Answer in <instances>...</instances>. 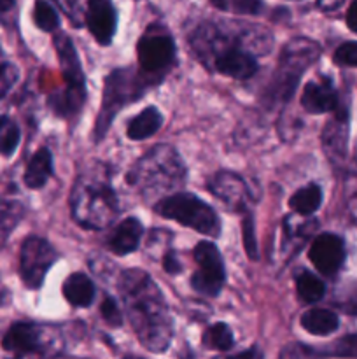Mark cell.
<instances>
[{"label":"cell","instance_id":"obj_38","mask_svg":"<svg viewBox=\"0 0 357 359\" xmlns=\"http://www.w3.org/2000/svg\"><path fill=\"white\" fill-rule=\"evenodd\" d=\"M14 7V0H0V13H7Z\"/></svg>","mask_w":357,"mask_h":359},{"label":"cell","instance_id":"obj_33","mask_svg":"<svg viewBox=\"0 0 357 359\" xmlns=\"http://www.w3.org/2000/svg\"><path fill=\"white\" fill-rule=\"evenodd\" d=\"M336 65L357 67V41L343 42L332 55Z\"/></svg>","mask_w":357,"mask_h":359},{"label":"cell","instance_id":"obj_27","mask_svg":"<svg viewBox=\"0 0 357 359\" xmlns=\"http://www.w3.org/2000/svg\"><path fill=\"white\" fill-rule=\"evenodd\" d=\"M20 140L21 132L16 121L7 118V116H0V154L2 156H13Z\"/></svg>","mask_w":357,"mask_h":359},{"label":"cell","instance_id":"obj_29","mask_svg":"<svg viewBox=\"0 0 357 359\" xmlns=\"http://www.w3.org/2000/svg\"><path fill=\"white\" fill-rule=\"evenodd\" d=\"M217 9L233 11L237 14L258 16L262 11V0H210Z\"/></svg>","mask_w":357,"mask_h":359},{"label":"cell","instance_id":"obj_4","mask_svg":"<svg viewBox=\"0 0 357 359\" xmlns=\"http://www.w3.org/2000/svg\"><path fill=\"white\" fill-rule=\"evenodd\" d=\"M321 46L310 37H294L282 48L272 81L262 91L268 109L286 105L296 93L301 76L321 58Z\"/></svg>","mask_w":357,"mask_h":359},{"label":"cell","instance_id":"obj_35","mask_svg":"<svg viewBox=\"0 0 357 359\" xmlns=\"http://www.w3.org/2000/svg\"><path fill=\"white\" fill-rule=\"evenodd\" d=\"M163 270L168 273V276H177V273L182 272L181 259L177 258L174 251H168L167 255L163 256Z\"/></svg>","mask_w":357,"mask_h":359},{"label":"cell","instance_id":"obj_31","mask_svg":"<svg viewBox=\"0 0 357 359\" xmlns=\"http://www.w3.org/2000/svg\"><path fill=\"white\" fill-rule=\"evenodd\" d=\"M100 312L104 321L107 323L111 328H119V326H122V311L121 307H119L118 302H115V298L105 297L100 305Z\"/></svg>","mask_w":357,"mask_h":359},{"label":"cell","instance_id":"obj_32","mask_svg":"<svg viewBox=\"0 0 357 359\" xmlns=\"http://www.w3.org/2000/svg\"><path fill=\"white\" fill-rule=\"evenodd\" d=\"M326 354L342 358H357V333H350V335L336 340L331 349L326 351Z\"/></svg>","mask_w":357,"mask_h":359},{"label":"cell","instance_id":"obj_15","mask_svg":"<svg viewBox=\"0 0 357 359\" xmlns=\"http://www.w3.org/2000/svg\"><path fill=\"white\" fill-rule=\"evenodd\" d=\"M349 144V111L338 104L335 116L322 130V149L331 165H342L346 156Z\"/></svg>","mask_w":357,"mask_h":359},{"label":"cell","instance_id":"obj_24","mask_svg":"<svg viewBox=\"0 0 357 359\" xmlns=\"http://www.w3.org/2000/svg\"><path fill=\"white\" fill-rule=\"evenodd\" d=\"M24 207L20 200L10 198L4 188H0V245L7 241L10 231L23 217Z\"/></svg>","mask_w":357,"mask_h":359},{"label":"cell","instance_id":"obj_30","mask_svg":"<svg viewBox=\"0 0 357 359\" xmlns=\"http://www.w3.org/2000/svg\"><path fill=\"white\" fill-rule=\"evenodd\" d=\"M241 237H244V248L248 258L252 262L259 259L258 251V241H255V226H254V216L251 212H244V221H241Z\"/></svg>","mask_w":357,"mask_h":359},{"label":"cell","instance_id":"obj_34","mask_svg":"<svg viewBox=\"0 0 357 359\" xmlns=\"http://www.w3.org/2000/svg\"><path fill=\"white\" fill-rule=\"evenodd\" d=\"M18 77H20V70H18L14 63H0V98H4L9 93L10 88L16 84Z\"/></svg>","mask_w":357,"mask_h":359},{"label":"cell","instance_id":"obj_19","mask_svg":"<svg viewBox=\"0 0 357 359\" xmlns=\"http://www.w3.org/2000/svg\"><path fill=\"white\" fill-rule=\"evenodd\" d=\"M62 293L65 300L76 309L91 307L94 300V283L84 272H74L65 279L62 286Z\"/></svg>","mask_w":357,"mask_h":359},{"label":"cell","instance_id":"obj_25","mask_svg":"<svg viewBox=\"0 0 357 359\" xmlns=\"http://www.w3.org/2000/svg\"><path fill=\"white\" fill-rule=\"evenodd\" d=\"M294 283H296L298 297L304 304H317L324 298L326 284L315 273L308 272V270H300L294 277Z\"/></svg>","mask_w":357,"mask_h":359},{"label":"cell","instance_id":"obj_40","mask_svg":"<svg viewBox=\"0 0 357 359\" xmlns=\"http://www.w3.org/2000/svg\"><path fill=\"white\" fill-rule=\"evenodd\" d=\"M356 156H357V144H356Z\"/></svg>","mask_w":357,"mask_h":359},{"label":"cell","instance_id":"obj_28","mask_svg":"<svg viewBox=\"0 0 357 359\" xmlns=\"http://www.w3.org/2000/svg\"><path fill=\"white\" fill-rule=\"evenodd\" d=\"M34 21L42 32H56L59 28V16L55 7L46 0H35Z\"/></svg>","mask_w":357,"mask_h":359},{"label":"cell","instance_id":"obj_14","mask_svg":"<svg viewBox=\"0 0 357 359\" xmlns=\"http://www.w3.org/2000/svg\"><path fill=\"white\" fill-rule=\"evenodd\" d=\"M84 21L98 44H111L118 30V11L112 0H88Z\"/></svg>","mask_w":357,"mask_h":359},{"label":"cell","instance_id":"obj_5","mask_svg":"<svg viewBox=\"0 0 357 359\" xmlns=\"http://www.w3.org/2000/svg\"><path fill=\"white\" fill-rule=\"evenodd\" d=\"M156 81L150 79L142 70L133 67H119L114 69L104 83V95H102L100 112L97 116L93 128V140L102 142L107 135L112 121L119 114L121 109L133 102L140 100L149 88L156 86Z\"/></svg>","mask_w":357,"mask_h":359},{"label":"cell","instance_id":"obj_21","mask_svg":"<svg viewBox=\"0 0 357 359\" xmlns=\"http://www.w3.org/2000/svg\"><path fill=\"white\" fill-rule=\"evenodd\" d=\"M55 174V165H52V154L48 147H42L31 156L28 161L27 170H24L23 181L24 186L30 189H41L48 184L49 179Z\"/></svg>","mask_w":357,"mask_h":359},{"label":"cell","instance_id":"obj_6","mask_svg":"<svg viewBox=\"0 0 357 359\" xmlns=\"http://www.w3.org/2000/svg\"><path fill=\"white\" fill-rule=\"evenodd\" d=\"M70 212L79 226L104 230L118 217V195L105 179L79 177L70 195Z\"/></svg>","mask_w":357,"mask_h":359},{"label":"cell","instance_id":"obj_23","mask_svg":"<svg viewBox=\"0 0 357 359\" xmlns=\"http://www.w3.org/2000/svg\"><path fill=\"white\" fill-rule=\"evenodd\" d=\"M322 188L315 182L303 186L289 198V207L300 216H314L322 205Z\"/></svg>","mask_w":357,"mask_h":359},{"label":"cell","instance_id":"obj_1","mask_svg":"<svg viewBox=\"0 0 357 359\" xmlns=\"http://www.w3.org/2000/svg\"><path fill=\"white\" fill-rule=\"evenodd\" d=\"M125 314L144 349L163 354L174 339V319L163 293L144 270L130 269L118 280Z\"/></svg>","mask_w":357,"mask_h":359},{"label":"cell","instance_id":"obj_12","mask_svg":"<svg viewBox=\"0 0 357 359\" xmlns=\"http://www.w3.org/2000/svg\"><path fill=\"white\" fill-rule=\"evenodd\" d=\"M206 189L234 212H247L251 203V189L238 174L219 170L206 181Z\"/></svg>","mask_w":357,"mask_h":359},{"label":"cell","instance_id":"obj_26","mask_svg":"<svg viewBox=\"0 0 357 359\" xmlns=\"http://www.w3.org/2000/svg\"><path fill=\"white\" fill-rule=\"evenodd\" d=\"M202 346L209 351L226 353L234 347V337L226 323H216L209 326L202 335Z\"/></svg>","mask_w":357,"mask_h":359},{"label":"cell","instance_id":"obj_3","mask_svg":"<svg viewBox=\"0 0 357 359\" xmlns=\"http://www.w3.org/2000/svg\"><path fill=\"white\" fill-rule=\"evenodd\" d=\"M186 175L188 168L177 149L158 144L133 163L126 174V182L139 189L144 196H149L163 191H177L184 186Z\"/></svg>","mask_w":357,"mask_h":359},{"label":"cell","instance_id":"obj_2","mask_svg":"<svg viewBox=\"0 0 357 359\" xmlns=\"http://www.w3.org/2000/svg\"><path fill=\"white\" fill-rule=\"evenodd\" d=\"M245 34V32H244ZM244 35L227 34L212 21H203L189 35V46L206 70L237 81H247L259 70L251 48L244 46Z\"/></svg>","mask_w":357,"mask_h":359},{"label":"cell","instance_id":"obj_11","mask_svg":"<svg viewBox=\"0 0 357 359\" xmlns=\"http://www.w3.org/2000/svg\"><path fill=\"white\" fill-rule=\"evenodd\" d=\"M58 258L59 255L55 245L46 238L38 235L24 238L20 252V276L24 286L28 290H38Z\"/></svg>","mask_w":357,"mask_h":359},{"label":"cell","instance_id":"obj_13","mask_svg":"<svg viewBox=\"0 0 357 359\" xmlns=\"http://www.w3.org/2000/svg\"><path fill=\"white\" fill-rule=\"evenodd\" d=\"M308 258L318 273L332 277L340 272L345 263V244L343 238L335 233H321L312 242Z\"/></svg>","mask_w":357,"mask_h":359},{"label":"cell","instance_id":"obj_16","mask_svg":"<svg viewBox=\"0 0 357 359\" xmlns=\"http://www.w3.org/2000/svg\"><path fill=\"white\" fill-rule=\"evenodd\" d=\"M340 104L332 81L329 77H321L318 81H308L301 93V107L308 114H326L332 112Z\"/></svg>","mask_w":357,"mask_h":359},{"label":"cell","instance_id":"obj_7","mask_svg":"<svg viewBox=\"0 0 357 359\" xmlns=\"http://www.w3.org/2000/svg\"><path fill=\"white\" fill-rule=\"evenodd\" d=\"M52 46H55L56 56H58L65 90L48 98L49 107L59 118L74 119L83 111V105L86 102V76H84L76 46L69 35L62 34V32L56 34L52 39Z\"/></svg>","mask_w":357,"mask_h":359},{"label":"cell","instance_id":"obj_37","mask_svg":"<svg viewBox=\"0 0 357 359\" xmlns=\"http://www.w3.org/2000/svg\"><path fill=\"white\" fill-rule=\"evenodd\" d=\"M345 0H317V7L324 13H331V11H336L338 7L343 6Z\"/></svg>","mask_w":357,"mask_h":359},{"label":"cell","instance_id":"obj_8","mask_svg":"<svg viewBox=\"0 0 357 359\" xmlns=\"http://www.w3.org/2000/svg\"><path fill=\"white\" fill-rule=\"evenodd\" d=\"M154 212L164 219L175 221L202 235L217 238L220 235V219L216 210L192 193L177 191L154 203Z\"/></svg>","mask_w":357,"mask_h":359},{"label":"cell","instance_id":"obj_36","mask_svg":"<svg viewBox=\"0 0 357 359\" xmlns=\"http://www.w3.org/2000/svg\"><path fill=\"white\" fill-rule=\"evenodd\" d=\"M346 27L349 30H352L354 34H357V0H354L350 4L349 11H346Z\"/></svg>","mask_w":357,"mask_h":359},{"label":"cell","instance_id":"obj_22","mask_svg":"<svg viewBox=\"0 0 357 359\" xmlns=\"http://www.w3.org/2000/svg\"><path fill=\"white\" fill-rule=\"evenodd\" d=\"M300 325L310 335L328 337L338 330L340 318L328 309H310V311L303 312Z\"/></svg>","mask_w":357,"mask_h":359},{"label":"cell","instance_id":"obj_18","mask_svg":"<svg viewBox=\"0 0 357 359\" xmlns=\"http://www.w3.org/2000/svg\"><path fill=\"white\" fill-rule=\"evenodd\" d=\"M144 235V224L139 217L130 216L114 228L107 238V249L115 256H128L139 249Z\"/></svg>","mask_w":357,"mask_h":359},{"label":"cell","instance_id":"obj_17","mask_svg":"<svg viewBox=\"0 0 357 359\" xmlns=\"http://www.w3.org/2000/svg\"><path fill=\"white\" fill-rule=\"evenodd\" d=\"M2 347L16 356L35 354L42 351V330L34 323H16L7 330Z\"/></svg>","mask_w":357,"mask_h":359},{"label":"cell","instance_id":"obj_9","mask_svg":"<svg viewBox=\"0 0 357 359\" xmlns=\"http://www.w3.org/2000/svg\"><path fill=\"white\" fill-rule=\"evenodd\" d=\"M136 58L140 70L160 84L177 60V46L170 32L163 25H149L136 42Z\"/></svg>","mask_w":357,"mask_h":359},{"label":"cell","instance_id":"obj_39","mask_svg":"<svg viewBox=\"0 0 357 359\" xmlns=\"http://www.w3.org/2000/svg\"><path fill=\"white\" fill-rule=\"evenodd\" d=\"M237 356H247V358H262V353H259L258 349H251V351H244V353H240V354H237Z\"/></svg>","mask_w":357,"mask_h":359},{"label":"cell","instance_id":"obj_20","mask_svg":"<svg viewBox=\"0 0 357 359\" xmlns=\"http://www.w3.org/2000/svg\"><path fill=\"white\" fill-rule=\"evenodd\" d=\"M163 121L164 118L160 109L156 105H147L144 111L130 119L128 126H126V135L130 140H146L160 132Z\"/></svg>","mask_w":357,"mask_h":359},{"label":"cell","instance_id":"obj_10","mask_svg":"<svg viewBox=\"0 0 357 359\" xmlns=\"http://www.w3.org/2000/svg\"><path fill=\"white\" fill-rule=\"evenodd\" d=\"M192 256H195L198 270L192 273L191 287L203 297H219L226 283V269H224L223 255L217 245L210 241L198 242Z\"/></svg>","mask_w":357,"mask_h":359}]
</instances>
